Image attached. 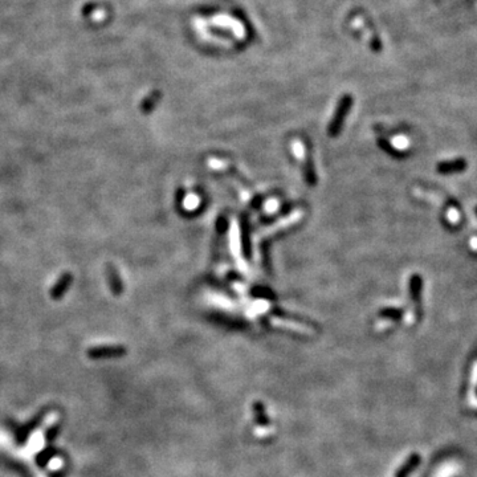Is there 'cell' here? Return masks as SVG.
<instances>
[{"instance_id":"277c9868","label":"cell","mask_w":477,"mask_h":477,"mask_svg":"<svg viewBox=\"0 0 477 477\" xmlns=\"http://www.w3.org/2000/svg\"><path fill=\"white\" fill-rule=\"evenodd\" d=\"M126 353L124 346L120 345H104V346H96L90 348L88 350V355L90 358H111V357H121Z\"/></svg>"},{"instance_id":"7a4b0ae2","label":"cell","mask_w":477,"mask_h":477,"mask_svg":"<svg viewBox=\"0 0 477 477\" xmlns=\"http://www.w3.org/2000/svg\"><path fill=\"white\" fill-rule=\"evenodd\" d=\"M72 283H73V275L71 272H64L60 275L53 286L49 290V296L53 301H60L64 297V294L69 290Z\"/></svg>"},{"instance_id":"3957f363","label":"cell","mask_w":477,"mask_h":477,"mask_svg":"<svg viewBox=\"0 0 477 477\" xmlns=\"http://www.w3.org/2000/svg\"><path fill=\"white\" fill-rule=\"evenodd\" d=\"M105 273H106L107 284H109V288H110L111 293H113L114 296L122 294L125 290L124 281H122V279H121L120 272H118V269L116 268V265L111 263L106 264Z\"/></svg>"},{"instance_id":"8992f818","label":"cell","mask_w":477,"mask_h":477,"mask_svg":"<svg viewBox=\"0 0 477 477\" xmlns=\"http://www.w3.org/2000/svg\"><path fill=\"white\" fill-rule=\"evenodd\" d=\"M418 463H419V456H418V455H413V456L410 458V460L406 463V465H404V467H403L402 469L398 472L396 477H407V476H408L410 472L415 469V467L418 465Z\"/></svg>"},{"instance_id":"52a82bcc","label":"cell","mask_w":477,"mask_h":477,"mask_svg":"<svg viewBox=\"0 0 477 477\" xmlns=\"http://www.w3.org/2000/svg\"><path fill=\"white\" fill-rule=\"evenodd\" d=\"M463 167H464V162H452V163H443V165H440L439 169L442 170V171H451V170L463 169Z\"/></svg>"},{"instance_id":"6da1fadb","label":"cell","mask_w":477,"mask_h":477,"mask_svg":"<svg viewBox=\"0 0 477 477\" xmlns=\"http://www.w3.org/2000/svg\"><path fill=\"white\" fill-rule=\"evenodd\" d=\"M351 104H353V98L351 96L346 95L342 97V100L338 102V107L337 110L334 113V117L331 120L330 125H329V134L331 137H335L339 131H341V127L344 125L345 117H346V114L349 113L350 110Z\"/></svg>"},{"instance_id":"5b68a950","label":"cell","mask_w":477,"mask_h":477,"mask_svg":"<svg viewBox=\"0 0 477 477\" xmlns=\"http://www.w3.org/2000/svg\"><path fill=\"white\" fill-rule=\"evenodd\" d=\"M161 92L155 90L153 93H150L147 97L143 98V101L141 102V111L143 114H149L155 109L156 104H158L159 101H161Z\"/></svg>"}]
</instances>
